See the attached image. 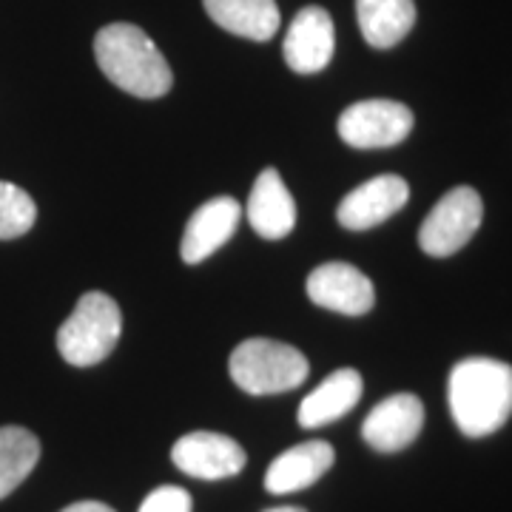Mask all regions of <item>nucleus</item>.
Wrapping results in <instances>:
<instances>
[{
	"label": "nucleus",
	"instance_id": "nucleus-1",
	"mask_svg": "<svg viewBox=\"0 0 512 512\" xmlns=\"http://www.w3.org/2000/svg\"><path fill=\"white\" fill-rule=\"evenodd\" d=\"M447 404L467 439L493 436L512 416V365L490 356L461 359L447 379Z\"/></svg>",
	"mask_w": 512,
	"mask_h": 512
},
{
	"label": "nucleus",
	"instance_id": "nucleus-2",
	"mask_svg": "<svg viewBox=\"0 0 512 512\" xmlns=\"http://www.w3.org/2000/svg\"><path fill=\"white\" fill-rule=\"evenodd\" d=\"M94 57L103 74L123 92L157 100L171 92V69L154 40L131 23H111L94 37Z\"/></svg>",
	"mask_w": 512,
	"mask_h": 512
},
{
	"label": "nucleus",
	"instance_id": "nucleus-3",
	"mask_svg": "<svg viewBox=\"0 0 512 512\" xmlns=\"http://www.w3.org/2000/svg\"><path fill=\"white\" fill-rule=\"evenodd\" d=\"M123 333V313L109 293H83L72 316L57 330V350L74 367L100 365L109 359Z\"/></svg>",
	"mask_w": 512,
	"mask_h": 512
},
{
	"label": "nucleus",
	"instance_id": "nucleus-4",
	"mask_svg": "<svg viewBox=\"0 0 512 512\" xmlns=\"http://www.w3.org/2000/svg\"><path fill=\"white\" fill-rule=\"evenodd\" d=\"M231 379L251 396L288 393L308 379L311 365L302 350L276 339H245L228 359Z\"/></svg>",
	"mask_w": 512,
	"mask_h": 512
},
{
	"label": "nucleus",
	"instance_id": "nucleus-5",
	"mask_svg": "<svg viewBox=\"0 0 512 512\" xmlns=\"http://www.w3.org/2000/svg\"><path fill=\"white\" fill-rule=\"evenodd\" d=\"M481 220H484V202L476 188L470 185L450 188L421 222L419 248L436 259L458 254L476 237Z\"/></svg>",
	"mask_w": 512,
	"mask_h": 512
},
{
	"label": "nucleus",
	"instance_id": "nucleus-6",
	"mask_svg": "<svg viewBox=\"0 0 512 512\" xmlns=\"http://www.w3.org/2000/svg\"><path fill=\"white\" fill-rule=\"evenodd\" d=\"M413 111L399 100H359L339 114V137L350 148H393L413 131Z\"/></svg>",
	"mask_w": 512,
	"mask_h": 512
},
{
	"label": "nucleus",
	"instance_id": "nucleus-7",
	"mask_svg": "<svg viewBox=\"0 0 512 512\" xmlns=\"http://www.w3.org/2000/svg\"><path fill=\"white\" fill-rule=\"evenodd\" d=\"M308 296L313 305L345 316H365L376 305L370 276L350 262H325L308 276Z\"/></svg>",
	"mask_w": 512,
	"mask_h": 512
},
{
	"label": "nucleus",
	"instance_id": "nucleus-8",
	"mask_svg": "<svg viewBox=\"0 0 512 512\" xmlns=\"http://www.w3.org/2000/svg\"><path fill=\"white\" fill-rule=\"evenodd\" d=\"M410 200V185L396 174L373 177L345 194L336 208V220L348 231H370L399 214Z\"/></svg>",
	"mask_w": 512,
	"mask_h": 512
},
{
	"label": "nucleus",
	"instance_id": "nucleus-9",
	"mask_svg": "<svg viewBox=\"0 0 512 512\" xmlns=\"http://www.w3.org/2000/svg\"><path fill=\"white\" fill-rule=\"evenodd\" d=\"M171 461L183 470L185 476L202 478V481H220V478L242 473L248 456L231 436L197 430V433H188L174 444Z\"/></svg>",
	"mask_w": 512,
	"mask_h": 512
},
{
	"label": "nucleus",
	"instance_id": "nucleus-10",
	"mask_svg": "<svg viewBox=\"0 0 512 512\" xmlns=\"http://www.w3.org/2000/svg\"><path fill=\"white\" fill-rule=\"evenodd\" d=\"M421 427H424V404L419 396L396 393L367 413L362 439L379 453H399L419 439Z\"/></svg>",
	"mask_w": 512,
	"mask_h": 512
},
{
	"label": "nucleus",
	"instance_id": "nucleus-11",
	"mask_svg": "<svg viewBox=\"0 0 512 512\" xmlns=\"http://www.w3.org/2000/svg\"><path fill=\"white\" fill-rule=\"evenodd\" d=\"M336 49L333 20L322 6H305L285 35L282 55L296 74H316L328 69Z\"/></svg>",
	"mask_w": 512,
	"mask_h": 512
},
{
	"label": "nucleus",
	"instance_id": "nucleus-12",
	"mask_svg": "<svg viewBox=\"0 0 512 512\" xmlns=\"http://www.w3.org/2000/svg\"><path fill=\"white\" fill-rule=\"evenodd\" d=\"M239 220H242V205L234 197H214L200 205L185 225V237L180 245L183 262L200 265L211 254H217L234 237Z\"/></svg>",
	"mask_w": 512,
	"mask_h": 512
},
{
	"label": "nucleus",
	"instance_id": "nucleus-13",
	"mask_svg": "<svg viewBox=\"0 0 512 512\" xmlns=\"http://www.w3.org/2000/svg\"><path fill=\"white\" fill-rule=\"evenodd\" d=\"M336 461V453L328 441H305L276 456L265 473V490L274 495H288L308 490L328 473Z\"/></svg>",
	"mask_w": 512,
	"mask_h": 512
},
{
	"label": "nucleus",
	"instance_id": "nucleus-14",
	"mask_svg": "<svg viewBox=\"0 0 512 512\" xmlns=\"http://www.w3.org/2000/svg\"><path fill=\"white\" fill-rule=\"evenodd\" d=\"M248 222L262 239H285L296 228V202L276 168L256 177L248 197Z\"/></svg>",
	"mask_w": 512,
	"mask_h": 512
},
{
	"label": "nucleus",
	"instance_id": "nucleus-15",
	"mask_svg": "<svg viewBox=\"0 0 512 512\" xmlns=\"http://www.w3.org/2000/svg\"><path fill=\"white\" fill-rule=\"evenodd\" d=\"M362 390H365V382H362L359 370H353V367L333 370L325 382L302 399L299 424L308 430H316V427H325V424H333L336 419L348 416L362 399Z\"/></svg>",
	"mask_w": 512,
	"mask_h": 512
},
{
	"label": "nucleus",
	"instance_id": "nucleus-16",
	"mask_svg": "<svg viewBox=\"0 0 512 512\" xmlns=\"http://www.w3.org/2000/svg\"><path fill=\"white\" fill-rule=\"evenodd\" d=\"M208 18L220 29L248 40H271L279 32L276 0H202Z\"/></svg>",
	"mask_w": 512,
	"mask_h": 512
},
{
	"label": "nucleus",
	"instance_id": "nucleus-17",
	"mask_svg": "<svg viewBox=\"0 0 512 512\" xmlns=\"http://www.w3.org/2000/svg\"><path fill=\"white\" fill-rule=\"evenodd\" d=\"M356 20L367 46L393 49L416 26L413 0H356Z\"/></svg>",
	"mask_w": 512,
	"mask_h": 512
},
{
	"label": "nucleus",
	"instance_id": "nucleus-18",
	"mask_svg": "<svg viewBox=\"0 0 512 512\" xmlns=\"http://www.w3.org/2000/svg\"><path fill=\"white\" fill-rule=\"evenodd\" d=\"M40 458V441L26 427H0V498L12 495L29 478Z\"/></svg>",
	"mask_w": 512,
	"mask_h": 512
},
{
	"label": "nucleus",
	"instance_id": "nucleus-19",
	"mask_svg": "<svg viewBox=\"0 0 512 512\" xmlns=\"http://www.w3.org/2000/svg\"><path fill=\"white\" fill-rule=\"evenodd\" d=\"M35 220V200L18 185L0 180V239H18L29 234Z\"/></svg>",
	"mask_w": 512,
	"mask_h": 512
},
{
	"label": "nucleus",
	"instance_id": "nucleus-20",
	"mask_svg": "<svg viewBox=\"0 0 512 512\" xmlns=\"http://www.w3.org/2000/svg\"><path fill=\"white\" fill-rule=\"evenodd\" d=\"M191 495L183 487L165 484L146 495V501L140 504V512H191Z\"/></svg>",
	"mask_w": 512,
	"mask_h": 512
},
{
	"label": "nucleus",
	"instance_id": "nucleus-21",
	"mask_svg": "<svg viewBox=\"0 0 512 512\" xmlns=\"http://www.w3.org/2000/svg\"><path fill=\"white\" fill-rule=\"evenodd\" d=\"M60 512H114L109 504H100V501H77V504H69L66 510Z\"/></svg>",
	"mask_w": 512,
	"mask_h": 512
},
{
	"label": "nucleus",
	"instance_id": "nucleus-22",
	"mask_svg": "<svg viewBox=\"0 0 512 512\" xmlns=\"http://www.w3.org/2000/svg\"><path fill=\"white\" fill-rule=\"evenodd\" d=\"M265 512H308V510H302V507H274V510H265Z\"/></svg>",
	"mask_w": 512,
	"mask_h": 512
}]
</instances>
